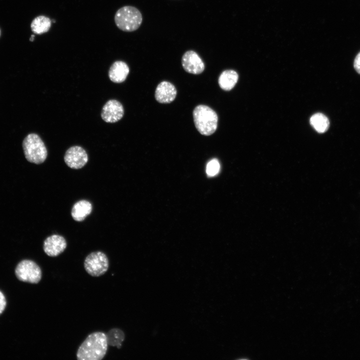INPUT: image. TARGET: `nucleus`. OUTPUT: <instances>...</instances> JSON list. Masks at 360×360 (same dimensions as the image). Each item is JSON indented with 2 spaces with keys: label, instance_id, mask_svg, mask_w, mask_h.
<instances>
[{
  "label": "nucleus",
  "instance_id": "obj_18",
  "mask_svg": "<svg viewBox=\"0 0 360 360\" xmlns=\"http://www.w3.org/2000/svg\"><path fill=\"white\" fill-rule=\"evenodd\" d=\"M220 168V165L218 160L212 159L208 163L206 172L208 176H214L218 172Z\"/></svg>",
  "mask_w": 360,
  "mask_h": 360
},
{
  "label": "nucleus",
  "instance_id": "obj_13",
  "mask_svg": "<svg viewBox=\"0 0 360 360\" xmlns=\"http://www.w3.org/2000/svg\"><path fill=\"white\" fill-rule=\"evenodd\" d=\"M92 211L91 203L86 200H80L73 206L71 215L74 220L81 222L89 215Z\"/></svg>",
  "mask_w": 360,
  "mask_h": 360
},
{
  "label": "nucleus",
  "instance_id": "obj_15",
  "mask_svg": "<svg viewBox=\"0 0 360 360\" xmlns=\"http://www.w3.org/2000/svg\"><path fill=\"white\" fill-rule=\"evenodd\" d=\"M52 26L50 19L44 16H38L35 18L30 24L32 32L36 34L47 32Z\"/></svg>",
  "mask_w": 360,
  "mask_h": 360
},
{
  "label": "nucleus",
  "instance_id": "obj_14",
  "mask_svg": "<svg viewBox=\"0 0 360 360\" xmlns=\"http://www.w3.org/2000/svg\"><path fill=\"white\" fill-rule=\"evenodd\" d=\"M238 78L237 72L232 70L224 71L218 78L220 86L224 90H231L236 84Z\"/></svg>",
  "mask_w": 360,
  "mask_h": 360
},
{
  "label": "nucleus",
  "instance_id": "obj_11",
  "mask_svg": "<svg viewBox=\"0 0 360 360\" xmlns=\"http://www.w3.org/2000/svg\"><path fill=\"white\" fill-rule=\"evenodd\" d=\"M176 96V90L170 82L164 81L157 86L155 92L156 100L162 104L172 102Z\"/></svg>",
  "mask_w": 360,
  "mask_h": 360
},
{
  "label": "nucleus",
  "instance_id": "obj_16",
  "mask_svg": "<svg viewBox=\"0 0 360 360\" xmlns=\"http://www.w3.org/2000/svg\"><path fill=\"white\" fill-rule=\"evenodd\" d=\"M310 124L319 133H324L328 128L330 122L328 118L322 113H316L310 118Z\"/></svg>",
  "mask_w": 360,
  "mask_h": 360
},
{
  "label": "nucleus",
  "instance_id": "obj_21",
  "mask_svg": "<svg viewBox=\"0 0 360 360\" xmlns=\"http://www.w3.org/2000/svg\"><path fill=\"white\" fill-rule=\"evenodd\" d=\"M34 36L32 35L30 36V41L32 42L34 40Z\"/></svg>",
  "mask_w": 360,
  "mask_h": 360
},
{
  "label": "nucleus",
  "instance_id": "obj_19",
  "mask_svg": "<svg viewBox=\"0 0 360 360\" xmlns=\"http://www.w3.org/2000/svg\"><path fill=\"white\" fill-rule=\"evenodd\" d=\"M354 66L356 70L360 74V52L357 54L354 58Z\"/></svg>",
  "mask_w": 360,
  "mask_h": 360
},
{
  "label": "nucleus",
  "instance_id": "obj_4",
  "mask_svg": "<svg viewBox=\"0 0 360 360\" xmlns=\"http://www.w3.org/2000/svg\"><path fill=\"white\" fill-rule=\"evenodd\" d=\"M25 158L29 162L40 164L46 158L48 151L41 138L36 134H30L22 142Z\"/></svg>",
  "mask_w": 360,
  "mask_h": 360
},
{
  "label": "nucleus",
  "instance_id": "obj_9",
  "mask_svg": "<svg viewBox=\"0 0 360 360\" xmlns=\"http://www.w3.org/2000/svg\"><path fill=\"white\" fill-rule=\"evenodd\" d=\"M182 64L185 71L192 74H200L204 70V62L198 54L192 50L184 53L182 58Z\"/></svg>",
  "mask_w": 360,
  "mask_h": 360
},
{
  "label": "nucleus",
  "instance_id": "obj_23",
  "mask_svg": "<svg viewBox=\"0 0 360 360\" xmlns=\"http://www.w3.org/2000/svg\"><path fill=\"white\" fill-rule=\"evenodd\" d=\"M0 34H1V30H0Z\"/></svg>",
  "mask_w": 360,
  "mask_h": 360
},
{
  "label": "nucleus",
  "instance_id": "obj_2",
  "mask_svg": "<svg viewBox=\"0 0 360 360\" xmlns=\"http://www.w3.org/2000/svg\"><path fill=\"white\" fill-rule=\"evenodd\" d=\"M192 114L195 126L200 134L210 136L215 132L218 117L212 109L205 105H198L194 108Z\"/></svg>",
  "mask_w": 360,
  "mask_h": 360
},
{
  "label": "nucleus",
  "instance_id": "obj_8",
  "mask_svg": "<svg viewBox=\"0 0 360 360\" xmlns=\"http://www.w3.org/2000/svg\"><path fill=\"white\" fill-rule=\"evenodd\" d=\"M124 114V110L122 104L117 100H110L104 106L101 116L104 122L114 123L120 120Z\"/></svg>",
  "mask_w": 360,
  "mask_h": 360
},
{
  "label": "nucleus",
  "instance_id": "obj_5",
  "mask_svg": "<svg viewBox=\"0 0 360 360\" xmlns=\"http://www.w3.org/2000/svg\"><path fill=\"white\" fill-rule=\"evenodd\" d=\"M109 266L108 260L106 254L100 251L90 254L84 261L86 272L92 276H100L104 274Z\"/></svg>",
  "mask_w": 360,
  "mask_h": 360
},
{
  "label": "nucleus",
  "instance_id": "obj_12",
  "mask_svg": "<svg viewBox=\"0 0 360 360\" xmlns=\"http://www.w3.org/2000/svg\"><path fill=\"white\" fill-rule=\"evenodd\" d=\"M129 71L128 66L125 62L117 60L110 66L108 71V76L112 82L121 83L126 80Z\"/></svg>",
  "mask_w": 360,
  "mask_h": 360
},
{
  "label": "nucleus",
  "instance_id": "obj_22",
  "mask_svg": "<svg viewBox=\"0 0 360 360\" xmlns=\"http://www.w3.org/2000/svg\"><path fill=\"white\" fill-rule=\"evenodd\" d=\"M52 22H56L55 20H52Z\"/></svg>",
  "mask_w": 360,
  "mask_h": 360
},
{
  "label": "nucleus",
  "instance_id": "obj_7",
  "mask_svg": "<svg viewBox=\"0 0 360 360\" xmlns=\"http://www.w3.org/2000/svg\"><path fill=\"white\" fill-rule=\"evenodd\" d=\"M66 164L73 169H80L85 166L88 161L86 151L80 146H73L68 148L64 154Z\"/></svg>",
  "mask_w": 360,
  "mask_h": 360
},
{
  "label": "nucleus",
  "instance_id": "obj_3",
  "mask_svg": "<svg viewBox=\"0 0 360 360\" xmlns=\"http://www.w3.org/2000/svg\"><path fill=\"white\" fill-rule=\"evenodd\" d=\"M142 22V13L136 8L126 6L120 8L116 12L114 22L116 26L125 32L137 30Z\"/></svg>",
  "mask_w": 360,
  "mask_h": 360
},
{
  "label": "nucleus",
  "instance_id": "obj_6",
  "mask_svg": "<svg viewBox=\"0 0 360 360\" xmlns=\"http://www.w3.org/2000/svg\"><path fill=\"white\" fill-rule=\"evenodd\" d=\"M15 273L17 278L24 282L37 284L42 278L40 267L31 260L20 262L16 268Z\"/></svg>",
  "mask_w": 360,
  "mask_h": 360
},
{
  "label": "nucleus",
  "instance_id": "obj_10",
  "mask_svg": "<svg viewBox=\"0 0 360 360\" xmlns=\"http://www.w3.org/2000/svg\"><path fill=\"white\" fill-rule=\"evenodd\" d=\"M66 247L65 238L60 235L53 234L48 237L44 242V250L50 256H56L62 253Z\"/></svg>",
  "mask_w": 360,
  "mask_h": 360
},
{
  "label": "nucleus",
  "instance_id": "obj_17",
  "mask_svg": "<svg viewBox=\"0 0 360 360\" xmlns=\"http://www.w3.org/2000/svg\"><path fill=\"white\" fill-rule=\"evenodd\" d=\"M108 344L120 348L122 342L124 339V334L122 330L119 328H114L109 330L106 334Z\"/></svg>",
  "mask_w": 360,
  "mask_h": 360
},
{
  "label": "nucleus",
  "instance_id": "obj_1",
  "mask_svg": "<svg viewBox=\"0 0 360 360\" xmlns=\"http://www.w3.org/2000/svg\"><path fill=\"white\" fill-rule=\"evenodd\" d=\"M108 348L106 334L97 332L89 334L79 346L78 360H100L106 356Z\"/></svg>",
  "mask_w": 360,
  "mask_h": 360
},
{
  "label": "nucleus",
  "instance_id": "obj_20",
  "mask_svg": "<svg viewBox=\"0 0 360 360\" xmlns=\"http://www.w3.org/2000/svg\"><path fill=\"white\" fill-rule=\"evenodd\" d=\"M6 300L4 294L0 291V314L4 310L6 306Z\"/></svg>",
  "mask_w": 360,
  "mask_h": 360
}]
</instances>
